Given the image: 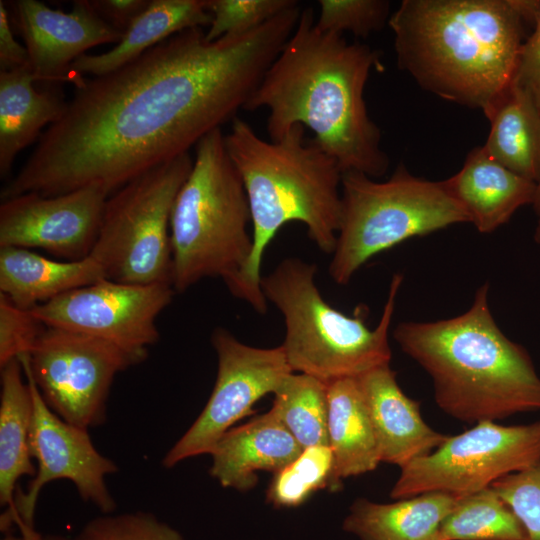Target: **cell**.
<instances>
[{
  "instance_id": "obj_30",
  "label": "cell",
  "mask_w": 540,
  "mask_h": 540,
  "mask_svg": "<svg viewBox=\"0 0 540 540\" xmlns=\"http://www.w3.org/2000/svg\"><path fill=\"white\" fill-rule=\"evenodd\" d=\"M298 4L295 0H207L212 21L206 39L246 34Z\"/></svg>"
},
{
  "instance_id": "obj_33",
  "label": "cell",
  "mask_w": 540,
  "mask_h": 540,
  "mask_svg": "<svg viewBox=\"0 0 540 540\" xmlns=\"http://www.w3.org/2000/svg\"><path fill=\"white\" fill-rule=\"evenodd\" d=\"M492 489L521 521L529 540H540V462L508 474Z\"/></svg>"
},
{
  "instance_id": "obj_12",
  "label": "cell",
  "mask_w": 540,
  "mask_h": 540,
  "mask_svg": "<svg viewBox=\"0 0 540 540\" xmlns=\"http://www.w3.org/2000/svg\"><path fill=\"white\" fill-rule=\"evenodd\" d=\"M211 343L218 360L215 385L200 415L163 458L162 465L166 468L191 457L210 454L236 422L254 412L258 400L274 394L293 373L281 345L249 346L222 327L214 329Z\"/></svg>"
},
{
  "instance_id": "obj_27",
  "label": "cell",
  "mask_w": 540,
  "mask_h": 540,
  "mask_svg": "<svg viewBox=\"0 0 540 540\" xmlns=\"http://www.w3.org/2000/svg\"><path fill=\"white\" fill-rule=\"evenodd\" d=\"M439 540H529L521 521L492 489L460 496L444 518Z\"/></svg>"
},
{
  "instance_id": "obj_2",
  "label": "cell",
  "mask_w": 540,
  "mask_h": 540,
  "mask_svg": "<svg viewBox=\"0 0 540 540\" xmlns=\"http://www.w3.org/2000/svg\"><path fill=\"white\" fill-rule=\"evenodd\" d=\"M380 67L379 51L320 30L313 9L305 8L244 109L268 110L270 140L302 125L342 173L379 178L388 170L389 157L368 114L364 90L371 70Z\"/></svg>"
},
{
  "instance_id": "obj_8",
  "label": "cell",
  "mask_w": 540,
  "mask_h": 540,
  "mask_svg": "<svg viewBox=\"0 0 540 540\" xmlns=\"http://www.w3.org/2000/svg\"><path fill=\"white\" fill-rule=\"evenodd\" d=\"M342 210L331 278L346 285L372 257L417 236L468 223L443 180L412 175L400 164L385 181L361 172L342 174Z\"/></svg>"
},
{
  "instance_id": "obj_36",
  "label": "cell",
  "mask_w": 540,
  "mask_h": 540,
  "mask_svg": "<svg viewBox=\"0 0 540 540\" xmlns=\"http://www.w3.org/2000/svg\"><path fill=\"white\" fill-rule=\"evenodd\" d=\"M150 0H90L96 13L122 34Z\"/></svg>"
},
{
  "instance_id": "obj_1",
  "label": "cell",
  "mask_w": 540,
  "mask_h": 540,
  "mask_svg": "<svg viewBox=\"0 0 540 540\" xmlns=\"http://www.w3.org/2000/svg\"><path fill=\"white\" fill-rule=\"evenodd\" d=\"M300 13L294 7L251 32L215 41L204 28H191L109 73L80 80L61 117L2 187L1 199L89 185L111 195L188 153L244 109Z\"/></svg>"
},
{
  "instance_id": "obj_9",
  "label": "cell",
  "mask_w": 540,
  "mask_h": 540,
  "mask_svg": "<svg viewBox=\"0 0 540 540\" xmlns=\"http://www.w3.org/2000/svg\"><path fill=\"white\" fill-rule=\"evenodd\" d=\"M193 165L189 153L155 166L110 195L89 255L106 279L172 285L170 219Z\"/></svg>"
},
{
  "instance_id": "obj_4",
  "label": "cell",
  "mask_w": 540,
  "mask_h": 540,
  "mask_svg": "<svg viewBox=\"0 0 540 540\" xmlns=\"http://www.w3.org/2000/svg\"><path fill=\"white\" fill-rule=\"evenodd\" d=\"M225 143L242 178L253 226L252 254L230 293L264 314L260 271L267 246L285 224L300 222L309 239L332 254L341 221L343 173L333 157L306 141L302 125L272 141L236 117Z\"/></svg>"
},
{
  "instance_id": "obj_39",
  "label": "cell",
  "mask_w": 540,
  "mask_h": 540,
  "mask_svg": "<svg viewBox=\"0 0 540 540\" xmlns=\"http://www.w3.org/2000/svg\"><path fill=\"white\" fill-rule=\"evenodd\" d=\"M31 540H65V537L55 535L44 536L37 533Z\"/></svg>"
},
{
  "instance_id": "obj_16",
  "label": "cell",
  "mask_w": 540,
  "mask_h": 540,
  "mask_svg": "<svg viewBox=\"0 0 540 540\" xmlns=\"http://www.w3.org/2000/svg\"><path fill=\"white\" fill-rule=\"evenodd\" d=\"M15 16L36 81L70 80L72 64L87 50L116 44L123 35L96 13L90 0L74 1L69 12L37 0H19Z\"/></svg>"
},
{
  "instance_id": "obj_10",
  "label": "cell",
  "mask_w": 540,
  "mask_h": 540,
  "mask_svg": "<svg viewBox=\"0 0 540 540\" xmlns=\"http://www.w3.org/2000/svg\"><path fill=\"white\" fill-rule=\"evenodd\" d=\"M539 462L540 421L515 426L479 422L400 468L390 496L397 500L429 492L464 496Z\"/></svg>"
},
{
  "instance_id": "obj_22",
  "label": "cell",
  "mask_w": 540,
  "mask_h": 540,
  "mask_svg": "<svg viewBox=\"0 0 540 540\" xmlns=\"http://www.w3.org/2000/svg\"><path fill=\"white\" fill-rule=\"evenodd\" d=\"M103 279V269L91 257L56 261L29 249L0 247V293L20 308L32 309Z\"/></svg>"
},
{
  "instance_id": "obj_5",
  "label": "cell",
  "mask_w": 540,
  "mask_h": 540,
  "mask_svg": "<svg viewBox=\"0 0 540 540\" xmlns=\"http://www.w3.org/2000/svg\"><path fill=\"white\" fill-rule=\"evenodd\" d=\"M393 337L431 377L438 407L467 423L540 410V377L526 349L510 340L481 285L464 313L433 322H401Z\"/></svg>"
},
{
  "instance_id": "obj_32",
  "label": "cell",
  "mask_w": 540,
  "mask_h": 540,
  "mask_svg": "<svg viewBox=\"0 0 540 540\" xmlns=\"http://www.w3.org/2000/svg\"><path fill=\"white\" fill-rule=\"evenodd\" d=\"M316 26L326 32L366 38L388 24L390 2L386 0H319Z\"/></svg>"
},
{
  "instance_id": "obj_29",
  "label": "cell",
  "mask_w": 540,
  "mask_h": 540,
  "mask_svg": "<svg viewBox=\"0 0 540 540\" xmlns=\"http://www.w3.org/2000/svg\"><path fill=\"white\" fill-rule=\"evenodd\" d=\"M341 486L330 446L317 445L302 449L294 460L274 473L266 497L275 507L290 508L303 504L320 489L335 491Z\"/></svg>"
},
{
  "instance_id": "obj_14",
  "label": "cell",
  "mask_w": 540,
  "mask_h": 540,
  "mask_svg": "<svg viewBox=\"0 0 540 540\" xmlns=\"http://www.w3.org/2000/svg\"><path fill=\"white\" fill-rule=\"evenodd\" d=\"M33 396L29 449L37 462L36 473L25 491L17 490L15 508L18 528L24 540L31 539L34 514L42 488L55 480H69L80 497L103 514L113 513L117 505L108 490L106 476L118 471L116 464L97 451L88 429L64 421L43 400L30 372L23 365Z\"/></svg>"
},
{
  "instance_id": "obj_40",
  "label": "cell",
  "mask_w": 540,
  "mask_h": 540,
  "mask_svg": "<svg viewBox=\"0 0 540 540\" xmlns=\"http://www.w3.org/2000/svg\"><path fill=\"white\" fill-rule=\"evenodd\" d=\"M1 540H24V538L20 536H16L11 531L5 532L4 537Z\"/></svg>"
},
{
  "instance_id": "obj_3",
  "label": "cell",
  "mask_w": 540,
  "mask_h": 540,
  "mask_svg": "<svg viewBox=\"0 0 540 540\" xmlns=\"http://www.w3.org/2000/svg\"><path fill=\"white\" fill-rule=\"evenodd\" d=\"M388 25L401 70L483 111L513 81L527 24L514 0H403Z\"/></svg>"
},
{
  "instance_id": "obj_20",
  "label": "cell",
  "mask_w": 540,
  "mask_h": 540,
  "mask_svg": "<svg viewBox=\"0 0 540 540\" xmlns=\"http://www.w3.org/2000/svg\"><path fill=\"white\" fill-rule=\"evenodd\" d=\"M24 375L19 359L1 367L0 503L6 507L0 520L2 532L11 531L13 525L18 526L15 508L17 481L22 476H34L36 473L29 449L33 396Z\"/></svg>"
},
{
  "instance_id": "obj_24",
  "label": "cell",
  "mask_w": 540,
  "mask_h": 540,
  "mask_svg": "<svg viewBox=\"0 0 540 540\" xmlns=\"http://www.w3.org/2000/svg\"><path fill=\"white\" fill-rule=\"evenodd\" d=\"M29 66L0 71V176L6 178L17 155L56 122L67 101L54 90L38 91Z\"/></svg>"
},
{
  "instance_id": "obj_11",
  "label": "cell",
  "mask_w": 540,
  "mask_h": 540,
  "mask_svg": "<svg viewBox=\"0 0 540 540\" xmlns=\"http://www.w3.org/2000/svg\"><path fill=\"white\" fill-rule=\"evenodd\" d=\"M19 360L48 407L85 429L104 422L115 376L143 361L110 342L53 326H45L30 354Z\"/></svg>"
},
{
  "instance_id": "obj_37",
  "label": "cell",
  "mask_w": 540,
  "mask_h": 540,
  "mask_svg": "<svg viewBox=\"0 0 540 540\" xmlns=\"http://www.w3.org/2000/svg\"><path fill=\"white\" fill-rule=\"evenodd\" d=\"M29 66L28 53L14 37L5 3L0 1V71Z\"/></svg>"
},
{
  "instance_id": "obj_31",
  "label": "cell",
  "mask_w": 540,
  "mask_h": 540,
  "mask_svg": "<svg viewBox=\"0 0 540 540\" xmlns=\"http://www.w3.org/2000/svg\"><path fill=\"white\" fill-rule=\"evenodd\" d=\"M65 540H185L182 534L146 511L103 514Z\"/></svg>"
},
{
  "instance_id": "obj_41",
  "label": "cell",
  "mask_w": 540,
  "mask_h": 540,
  "mask_svg": "<svg viewBox=\"0 0 540 540\" xmlns=\"http://www.w3.org/2000/svg\"><path fill=\"white\" fill-rule=\"evenodd\" d=\"M534 240L540 246V217L535 228Z\"/></svg>"
},
{
  "instance_id": "obj_19",
  "label": "cell",
  "mask_w": 540,
  "mask_h": 540,
  "mask_svg": "<svg viewBox=\"0 0 540 540\" xmlns=\"http://www.w3.org/2000/svg\"><path fill=\"white\" fill-rule=\"evenodd\" d=\"M480 233L507 223L522 206L533 204L537 184L510 171L483 148H473L462 168L443 180Z\"/></svg>"
},
{
  "instance_id": "obj_23",
  "label": "cell",
  "mask_w": 540,
  "mask_h": 540,
  "mask_svg": "<svg viewBox=\"0 0 540 540\" xmlns=\"http://www.w3.org/2000/svg\"><path fill=\"white\" fill-rule=\"evenodd\" d=\"M490 132L483 148L498 163L540 181V110L531 95L513 81L483 110Z\"/></svg>"
},
{
  "instance_id": "obj_26",
  "label": "cell",
  "mask_w": 540,
  "mask_h": 540,
  "mask_svg": "<svg viewBox=\"0 0 540 540\" xmlns=\"http://www.w3.org/2000/svg\"><path fill=\"white\" fill-rule=\"evenodd\" d=\"M328 439L337 479L361 475L381 462L371 420L356 378L327 383Z\"/></svg>"
},
{
  "instance_id": "obj_15",
  "label": "cell",
  "mask_w": 540,
  "mask_h": 540,
  "mask_svg": "<svg viewBox=\"0 0 540 540\" xmlns=\"http://www.w3.org/2000/svg\"><path fill=\"white\" fill-rule=\"evenodd\" d=\"M110 193L89 185L45 196L28 192L2 200L0 247L38 248L67 261L89 257Z\"/></svg>"
},
{
  "instance_id": "obj_38",
  "label": "cell",
  "mask_w": 540,
  "mask_h": 540,
  "mask_svg": "<svg viewBox=\"0 0 540 540\" xmlns=\"http://www.w3.org/2000/svg\"><path fill=\"white\" fill-rule=\"evenodd\" d=\"M532 206L535 213L538 215V217H540V181L537 184L536 194Z\"/></svg>"
},
{
  "instance_id": "obj_18",
  "label": "cell",
  "mask_w": 540,
  "mask_h": 540,
  "mask_svg": "<svg viewBox=\"0 0 540 540\" xmlns=\"http://www.w3.org/2000/svg\"><path fill=\"white\" fill-rule=\"evenodd\" d=\"M302 448L272 410L246 424L229 429L214 445L210 474L225 488L247 491L257 473H276Z\"/></svg>"
},
{
  "instance_id": "obj_17",
  "label": "cell",
  "mask_w": 540,
  "mask_h": 540,
  "mask_svg": "<svg viewBox=\"0 0 540 540\" xmlns=\"http://www.w3.org/2000/svg\"><path fill=\"white\" fill-rule=\"evenodd\" d=\"M356 379L371 420L381 462L402 468L433 452L448 438L423 420L419 402L402 391L390 364L371 369Z\"/></svg>"
},
{
  "instance_id": "obj_7",
  "label": "cell",
  "mask_w": 540,
  "mask_h": 540,
  "mask_svg": "<svg viewBox=\"0 0 540 540\" xmlns=\"http://www.w3.org/2000/svg\"><path fill=\"white\" fill-rule=\"evenodd\" d=\"M316 271L314 263L290 257L260 280L266 300L283 316L281 347L292 371L330 383L390 364L389 329L403 276L393 275L379 323L369 329L364 316L345 315L327 303Z\"/></svg>"
},
{
  "instance_id": "obj_28",
  "label": "cell",
  "mask_w": 540,
  "mask_h": 540,
  "mask_svg": "<svg viewBox=\"0 0 540 540\" xmlns=\"http://www.w3.org/2000/svg\"><path fill=\"white\" fill-rule=\"evenodd\" d=\"M270 410L302 449L329 445L327 383L293 372L274 393Z\"/></svg>"
},
{
  "instance_id": "obj_13",
  "label": "cell",
  "mask_w": 540,
  "mask_h": 540,
  "mask_svg": "<svg viewBox=\"0 0 540 540\" xmlns=\"http://www.w3.org/2000/svg\"><path fill=\"white\" fill-rule=\"evenodd\" d=\"M172 285L128 284L103 279L33 307L46 326L110 342L143 360L159 339L158 315L171 303Z\"/></svg>"
},
{
  "instance_id": "obj_6",
  "label": "cell",
  "mask_w": 540,
  "mask_h": 540,
  "mask_svg": "<svg viewBox=\"0 0 540 540\" xmlns=\"http://www.w3.org/2000/svg\"><path fill=\"white\" fill-rule=\"evenodd\" d=\"M251 213L242 178L226 149L221 128L195 146L191 171L171 213L172 287L184 292L208 277L229 291L253 249Z\"/></svg>"
},
{
  "instance_id": "obj_35",
  "label": "cell",
  "mask_w": 540,
  "mask_h": 540,
  "mask_svg": "<svg viewBox=\"0 0 540 540\" xmlns=\"http://www.w3.org/2000/svg\"><path fill=\"white\" fill-rule=\"evenodd\" d=\"M513 82L531 95L540 110V12L521 46Z\"/></svg>"
},
{
  "instance_id": "obj_21",
  "label": "cell",
  "mask_w": 540,
  "mask_h": 540,
  "mask_svg": "<svg viewBox=\"0 0 540 540\" xmlns=\"http://www.w3.org/2000/svg\"><path fill=\"white\" fill-rule=\"evenodd\" d=\"M211 21L207 0H150L113 48L80 56L71 72L93 77L109 73L169 37L191 28L208 27Z\"/></svg>"
},
{
  "instance_id": "obj_25",
  "label": "cell",
  "mask_w": 540,
  "mask_h": 540,
  "mask_svg": "<svg viewBox=\"0 0 540 540\" xmlns=\"http://www.w3.org/2000/svg\"><path fill=\"white\" fill-rule=\"evenodd\" d=\"M459 497L429 492L394 503L359 498L342 527L359 540H439L441 523Z\"/></svg>"
},
{
  "instance_id": "obj_34",
  "label": "cell",
  "mask_w": 540,
  "mask_h": 540,
  "mask_svg": "<svg viewBox=\"0 0 540 540\" xmlns=\"http://www.w3.org/2000/svg\"><path fill=\"white\" fill-rule=\"evenodd\" d=\"M45 326L30 309L16 306L0 293V367L29 355Z\"/></svg>"
}]
</instances>
